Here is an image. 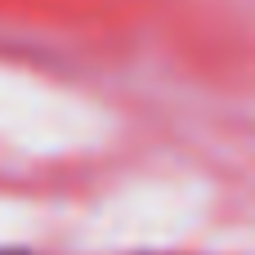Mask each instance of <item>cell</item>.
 <instances>
[{
	"instance_id": "cell-1",
	"label": "cell",
	"mask_w": 255,
	"mask_h": 255,
	"mask_svg": "<svg viewBox=\"0 0 255 255\" xmlns=\"http://www.w3.org/2000/svg\"><path fill=\"white\" fill-rule=\"evenodd\" d=\"M0 255H27V251H0Z\"/></svg>"
}]
</instances>
